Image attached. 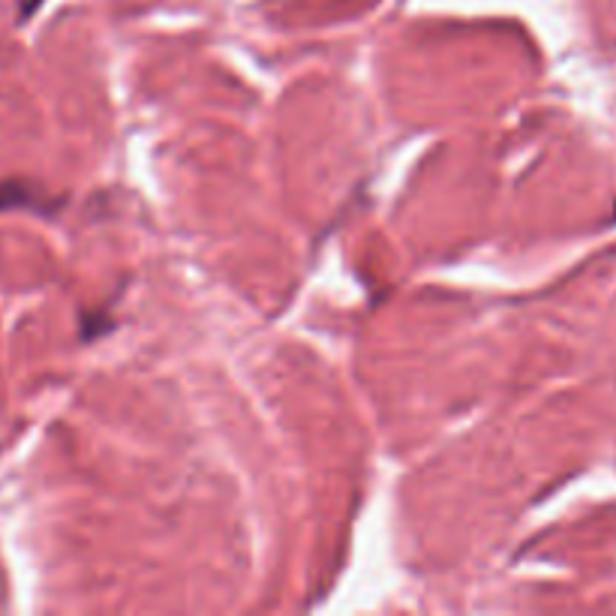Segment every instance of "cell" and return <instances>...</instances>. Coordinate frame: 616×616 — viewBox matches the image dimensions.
<instances>
[{
    "label": "cell",
    "instance_id": "1",
    "mask_svg": "<svg viewBox=\"0 0 616 616\" xmlns=\"http://www.w3.org/2000/svg\"><path fill=\"white\" fill-rule=\"evenodd\" d=\"M49 199L25 181H0V214L4 211H49Z\"/></svg>",
    "mask_w": 616,
    "mask_h": 616
},
{
    "label": "cell",
    "instance_id": "2",
    "mask_svg": "<svg viewBox=\"0 0 616 616\" xmlns=\"http://www.w3.org/2000/svg\"><path fill=\"white\" fill-rule=\"evenodd\" d=\"M40 7H43V0H19V22H28Z\"/></svg>",
    "mask_w": 616,
    "mask_h": 616
}]
</instances>
